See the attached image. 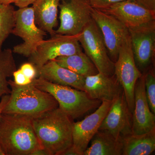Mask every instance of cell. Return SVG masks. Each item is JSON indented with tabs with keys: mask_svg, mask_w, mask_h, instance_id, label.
<instances>
[{
	"mask_svg": "<svg viewBox=\"0 0 155 155\" xmlns=\"http://www.w3.org/2000/svg\"><path fill=\"white\" fill-rule=\"evenodd\" d=\"M91 16L101 32L110 58L115 63L121 46L130 35L128 29L115 17L104 11L92 8Z\"/></svg>",
	"mask_w": 155,
	"mask_h": 155,
	"instance_id": "obj_10",
	"label": "cell"
},
{
	"mask_svg": "<svg viewBox=\"0 0 155 155\" xmlns=\"http://www.w3.org/2000/svg\"><path fill=\"white\" fill-rule=\"evenodd\" d=\"M145 89L147 101L150 110L155 114V77L152 72L144 75Z\"/></svg>",
	"mask_w": 155,
	"mask_h": 155,
	"instance_id": "obj_24",
	"label": "cell"
},
{
	"mask_svg": "<svg viewBox=\"0 0 155 155\" xmlns=\"http://www.w3.org/2000/svg\"><path fill=\"white\" fill-rule=\"evenodd\" d=\"M60 25L56 34L74 35L81 32L91 19L89 0H62L59 5Z\"/></svg>",
	"mask_w": 155,
	"mask_h": 155,
	"instance_id": "obj_9",
	"label": "cell"
},
{
	"mask_svg": "<svg viewBox=\"0 0 155 155\" xmlns=\"http://www.w3.org/2000/svg\"><path fill=\"white\" fill-rule=\"evenodd\" d=\"M11 88L9 99L2 114L35 116L59 107L54 98L31 83L25 85L8 80Z\"/></svg>",
	"mask_w": 155,
	"mask_h": 155,
	"instance_id": "obj_3",
	"label": "cell"
},
{
	"mask_svg": "<svg viewBox=\"0 0 155 155\" xmlns=\"http://www.w3.org/2000/svg\"><path fill=\"white\" fill-rule=\"evenodd\" d=\"M132 114L128 108L124 92L114 100L99 130L120 138L132 134Z\"/></svg>",
	"mask_w": 155,
	"mask_h": 155,
	"instance_id": "obj_12",
	"label": "cell"
},
{
	"mask_svg": "<svg viewBox=\"0 0 155 155\" xmlns=\"http://www.w3.org/2000/svg\"><path fill=\"white\" fill-rule=\"evenodd\" d=\"M20 69L24 75L29 79L33 80L37 78L36 68L30 62L22 64Z\"/></svg>",
	"mask_w": 155,
	"mask_h": 155,
	"instance_id": "obj_26",
	"label": "cell"
},
{
	"mask_svg": "<svg viewBox=\"0 0 155 155\" xmlns=\"http://www.w3.org/2000/svg\"><path fill=\"white\" fill-rule=\"evenodd\" d=\"M36 0H16L14 4L19 8L28 7L30 5H32Z\"/></svg>",
	"mask_w": 155,
	"mask_h": 155,
	"instance_id": "obj_29",
	"label": "cell"
},
{
	"mask_svg": "<svg viewBox=\"0 0 155 155\" xmlns=\"http://www.w3.org/2000/svg\"><path fill=\"white\" fill-rule=\"evenodd\" d=\"M11 33L23 41L14 47L13 52L26 57H29L36 51L47 35L35 23L32 7L19 8L15 11V24Z\"/></svg>",
	"mask_w": 155,
	"mask_h": 155,
	"instance_id": "obj_5",
	"label": "cell"
},
{
	"mask_svg": "<svg viewBox=\"0 0 155 155\" xmlns=\"http://www.w3.org/2000/svg\"><path fill=\"white\" fill-rule=\"evenodd\" d=\"M78 155V153L74 149L72 146L68 149L65 150L64 153H62L61 155Z\"/></svg>",
	"mask_w": 155,
	"mask_h": 155,
	"instance_id": "obj_32",
	"label": "cell"
},
{
	"mask_svg": "<svg viewBox=\"0 0 155 155\" xmlns=\"http://www.w3.org/2000/svg\"><path fill=\"white\" fill-rule=\"evenodd\" d=\"M10 97V94H6L3 96L0 100V119L1 116L2 114V112L4 108L7 104Z\"/></svg>",
	"mask_w": 155,
	"mask_h": 155,
	"instance_id": "obj_30",
	"label": "cell"
},
{
	"mask_svg": "<svg viewBox=\"0 0 155 155\" xmlns=\"http://www.w3.org/2000/svg\"><path fill=\"white\" fill-rule=\"evenodd\" d=\"M122 138H116L110 134L98 130L83 155H122Z\"/></svg>",
	"mask_w": 155,
	"mask_h": 155,
	"instance_id": "obj_20",
	"label": "cell"
},
{
	"mask_svg": "<svg viewBox=\"0 0 155 155\" xmlns=\"http://www.w3.org/2000/svg\"><path fill=\"white\" fill-rule=\"evenodd\" d=\"M137 2L150 11L155 12V0H135Z\"/></svg>",
	"mask_w": 155,
	"mask_h": 155,
	"instance_id": "obj_28",
	"label": "cell"
},
{
	"mask_svg": "<svg viewBox=\"0 0 155 155\" xmlns=\"http://www.w3.org/2000/svg\"><path fill=\"white\" fill-rule=\"evenodd\" d=\"M113 101H102L93 113L81 121L73 122L72 147L78 155H83L90 142L99 130Z\"/></svg>",
	"mask_w": 155,
	"mask_h": 155,
	"instance_id": "obj_11",
	"label": "cell"
},
{
	"mask_svg": "<svg viewBox=\"0 0 155 155\" xmlns=\"http://www.w3.org/2000/svg\"><path fill=\"white\" fill-rule=\"evenodd\" d=\"M13 76L14 82L18 85H27L32 82V80L26 77L20 69L15 70L13 73Z\"/></svg>",
	"mask_w": 155,
	"mask_h": 155,
	"instance_id": "obj_27",
	"label": "cell"
},
{
	"mask_svg": "<svg viewBox=\"0 0 155 155\" xmlns=\"http://www.w3.org/2000/svg\"><path fill=\"white\" fill-rule=\"evenodd\" d=\"M17 70L13 51L6 49L0 51V100L2 97L11 93L8 78Z\"/></svg>",
	"mask_w": 155,
	"mask_h": 155,
	"instance_id": "obj_22",
	"label": "cell"
},
{
	"mask_svg": "<svg viewBox=\"0 0 155 155\" xmlns=\"http://www.w3.org/2000/svg\"><path fill=\"white\" fill-rule=\"evenodd\" d=\"M84 88L91 98L101 101H113L123 92L114 75L100 72L85 78Z\"/></svg>",
	"mask_w": 155,
	"mask_h": 155,
	"instance_id": "obj_16",
	"label": "cell"
},
{
	"mask_svg": "<svg viewBox=\"0 0 155 155\" xmlns=\"http://www.w3.org/2000/svg\"><path fill=\"white\" fill-rule=\"evenodd\" d=\"M34 130L50 155H61L72 146V119L58 107L32 118Z\"/></svg>",
	"mask_w": 155,
	"mask_h": 155,
	"instance_id": "obj_1",
	"label": "cell"
},
{
	"mask_svg": "<svg viewBox=\"0 0 155 155\" xmlns=\"http://www.w3.org/2000/svg\"><path fill=\"white\" fill-rule=\"evenodd\" d=\"M114 66V76L122 86L127 106L132 114L136 83L143 74L136 64L130 35L121 46Z\"/></svg>",
	"mask_w": 155,
	"mask_h": 155,
	"instance_id": "obj_7",
	"label": "cell"
},
{
	"mask_svg": "<svg viewBox=\"0 0 155 155\" xmlns=\"http://www.w3.org/2000/svg\"><path fill=\"white\" fill-rule=\"evenodd\" d=\"M128 31L136 64L143 70L149 66L154 55L155 21Z\"/></svg>",
	"mask_w": 155,
	"mask_h": 155,
	"instance_id": "obj_14",
	"label": "cell"
},
{
	"mask_svg": "<svg viewBox=\"0 0 155 155\" xmlns=\"http://www.w3.org/2000/svg\"><path fill=\"white\" fill-rule=\"evenodd\" d=\"M31 83L52 96L59 107L72 120L97 109L102 103L99 100L91 98L84 91L51 83L41 78H36Z\"/></svg>",
	"mask_w": 155,
	"mask_h": 155,
	"instance_id": "obj_4",
	"label": "cell"
},
{
	"mask_svg": "<svg viewBox=\"0 0 155 155\" xmlns=\"http://www.w3.org/2000/svg\"><path fill=\"white\" fill-rule=\"evenodd\" d=\"M91 5L94 8L102 10L116 3L127 0H89ZM135 1V0H132Z\"/></svg>",
	"mask_w": 155,
	"mask_h": 155,
	"instance_id": "obj_25",
	"label": "cell"
},
{
	"mask_svg": "<svg viewBox=\"0 0 155 155\" xmlns=\"http://www.w3.org/2000/svg\"><path fill=\"white\" fill-rule=\"evenodd\" d=\"M31 155H50V154L45 149L40 148L34 151Z\"/></svg>",
	"mask_w": 155,
	"mask_h": 155,
	"instance_id": "obj_31",
	"label": "cell"
},
{
	"mask_svg": "<svg viewBox=\"0 0 155 155\" xmlns=\"http://www.w3.org/2000/svg\"><path fill=\"white\" fill-rule=\"evenodd\" d=\"M100 11L115 17L128 29L138 28L155 21V12L132 0L116 3Z\"/></svg>",
	"mask_w": 155,
	"mask_h": 155,
	"instance_id": "obj_13",
	"label": "cell"
},
{
	"mask_svg": "<svg viewBox=\"0 0 155 155\" xmlns=\"http://www.w3.org/2000/svg\"><path fill=\"white\" fill-rule=\"evenodd\" d=\"M79 33L70 35L56 34L47 40H44L29 58V62L35 68L58 57L71 55L82 51L79 42Z\"/></svg>",
	"mask_w": 155,
	"mask_h": 155,
	"instance_id": "obj_8",
	"label": "cell"
},
{
	"mask_svg": "<svg viewBox=\"0 0 155 155\" xmlns=\"http://www.w3.org/2000/svg\"><path fill=\"white\" fill-rule=\"evenodd\" d=\"M15 12L11 5L0 3V51L2 46L9 35L12 33L15 24Z\"/></svg>",
	"mask_w": 155,
	"mask_h": 155,
	"instance_id": "obj_23",
	"label": "cell"
},
{
	"mask_svg": "<svg viewBox=\"0 0 155 155\" xmlns=\"http://www.w3.org/2000/svg\"><path fill=\"white\" fill-rule=\"evenodd\" d=\"M32 116L2 114L0 119V148L4 155H31L43 148L37 137Z\"/></svg>",
	"mask_w": 155,
	"mask_h": 155,
	"instance_id": "obj_2",
	"label": "cell"
},
{
	"mask_svg": "<svg viewBox=\"0 0 155 155\" xmlns=\"http://www.w3.org/2000/svg\"><path fill=\"white\" fill-rule=\"evenodd\" d=\"M132 120V134H142L155 129V114L150 110L146 96L144 75L136 83Z\"/></svg>",
	"mask_w": 155,
	"mask_h": 155,
	"instance_id": "obj_15",
	"label": "cell"
},
{
	"mask_svg": "<svg viewBox=\"0 0 155 155\" xmlns=\"http://www.w3.org/2000/svg\"><path fill=\"white\" fill-rule=\"evenodd\" d=\"M16 0H0V3L4 5H11L12 3H15Z\"/></svg>",
	"mask_w": 155,
	"mask_h": 155,
	"instance_id": "obj_33",
	"label": "cell"
},
{
	"mask_svg": "<svg viewBox=\"0 0 155 155\" xmlns=\"http://www.w3.org/2000/svg\"><path fill=\"white\" fill-rule=\"evenodd\" d=\"M36 69L37 78H41L56 84L84 91L85 78L61 67L54 60L49 61Z\"/></svg>",
	"mask_w": 155,
	"mask_h": 155,
	"instance_id": "obj_17",
	"label": "cell"
},
{
	"mask_svg": "<svg viewBox=\"0 0 155 155\" xmlns=\"http://www.w3.org/2000/svg\"><path fill=\"white\" fill-rule=\"evenodd\" d=\"M122 155H149L155 150V129L140 134L122 137Z\"/></svg>",
	"mask_w": 155,
	"mask_h": 155,
	"instance_id": "obj_19",
	"label": "cell"
},
{
	"mask_svg": "<svg viewBox=\"0 0 155 155\" xmlns=\"http://www.w3.org/2000/svg\"><path fill=\"white\" fill-rule=\"evenodd\" d=\"M54 61L61 67L85 78L99 72L92 61L83 51L71 55L58 57Z\"/></svg>",
	"mask_w": 155,
	"mask_h": 155,
	"instance_id": "obj_21",
	"label": "cell"
},
{
	"mask_svg": "<svg viewBox=\"0 0 155 155\" xmlns=\"http://www.w3.org/2000/svg\"><path fill=\"white\" fill-rule=\"evenodd\" d=\"M78 40L84 53L99 72L114 76V62L109 55L101 31L92 18L79 33Z\"/></svg>",
	"mask_w": 155,
	"mask_h": 155,
	"instance_id": "obj_6",
	"label": "cell"
},
{
	"mask_svg": "<svg viewBox=\"0 0 155 155\" xmlns=\"http://www.w3.org/2000/svg\"><path fill=\"white\" fill-rule=\"evenodd\" d=\"M62 0H36L32 4L37 25L51 36L56 34L59 5Z\"/></svg>",
	"mask_w": 155,
	"mask_h": 155,
	"instance_id": "obj_18",
	"label": "cell"
}]
</instances>
